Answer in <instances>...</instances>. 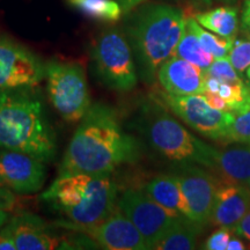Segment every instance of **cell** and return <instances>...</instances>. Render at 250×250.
Segmentation results:
<instances>
[{
	"label": "cell",
	"mask_w": 250,
	"mask_h": 250,
	"mask_svg": "<svg viewBox=\"0 0 250 250\" xmlns=\"http://www.w3.org/2000/svg\"><path fill=\"white\" fill-rule=\"evenodd\" d=\"M142 155V144L124 130L117 111L94 103L70 140L59 173L111 174L122 165L138 162Z\"/></svg>",
	"instance_id": "cell-1"
},
{
	"label": "cell",
	"mask_w": 250,
	"mask_h": 250,
	"mask_svg": "<svg viewBox=\"0 0 250 250\" xmlns=\"http://www.w3.org/2000/svg\"><path fill=\"white\" fill-rule=\"evenodd\" d=\"M0 147L27 153L43 162L55 158V131L34 89H0Z\"/></svg>",
	"instance_id": "cell-2"
},
{
	"label": "cell",
	"mask_w": 250,
	"mask_h": 250,
	"mask_svg": "<svg viewBox=\"0 0 250 250\" xmlns=\"http://www.w3.org/2000/svg\"><path fill=\"white\" fill-rule=\"evenodd\" d=\"M118 188L111 174L59 173L41 199L79 227L101 223L117 208Z\"/></svg>",
	"instance_id": "cell-3"
},
{
	"label": "cell",
	"mask_w": 250,
	"mask_h": 250,
	"mask_svg": "<svg viewBox=\"0 0 250 250\" xmlns=\"http://www.w3.org/2000/svg\"><path fill=\"white\" fill-rule=\"evenodd\" d=\"M186 20L182 11L168 5L144 8L129 28L137 71L146 83H154L159 67L175 54Z\"/></svg>",
	"instance_id": "cell-4"
},
{
	"label": "cell",
	"mask_w": 250,
	"mask_h": 250,
	"mask_svg": "<svg viewBox=\"0 0 250 250\" xmlns=\"http://www.w3.org/2000/svg\"><path fill=\"white\" fill-rule=\"evenodd\" d=\"M142 126L151 147L175 165L217 168L220 151L190 133L164 108L153 105L144 115Z\"/></svg>",
	"instance_id": "cell-5"
},
{
	"label": "cell",
	"mask_w": 250,
	"mask_h": 250,
	"mask_svg": "<svg viewBox=\"0 0 250 250\" xmlns=\"http://www.w3.org/2000/svg\"><path fill=\"white\" fill-rule=\"evenodd\" d=\"M50 102L62 120L80 122L92 102L85 68L78 62L51 61L44 64Z\"/></svg>",
	"instance_id": "cell-6"
},
{
	"label": "cell",
	"mask_w": 250,
	"mask_h": 250,
	"mask_svg": "<svg viewBox=\"0 0 250 250\" xmlns=\"http://www.w3.org/2000/svg\"><path fill=\"white\" fill-rule=\"evenodd\" d=\"M92 59L96 77L109 89L127 93L138 83L132 49L118 30H107L99 36L92 50Z\"/></svg>",
	"instance_id": "cell-7"
},
{
	"label": "cell",
	"mask_w": 250,
	"mask_h": 250,
	"mask_svg": "<svg viewBox=\"0 0 250 250\" xmlns=\"http://www.w3.org/2000/svg\"><path fill=\"white\" fill-rule=\"evenodd\" d=\"M117 206L139 230L148 249L154 248L171 228L186 219L179 212L159 204L144 190H125Z\"/></svg>",
	"instance_id": "cell-8"
},
{
	"label": "cell",
	"mask_w": 250,
	"mask_h": 250,
	"mask_svg": "<svg viewBox=\"0 0 250 250\" xmlns=\"http://www.w3.org/2000/svg\"><path fill=\"white\" fill-rule=\"evenodd\" d=\"M13 237L17 250H54L96 248L95 242L85 234L77 233L72 237L59 235L54 227L39 215L30 212H20L11 215L5 225Z\"/></svg>",
	"instance_id": "cell-9"
},
{
	"label": "cell",
	"mask_w": 250,
	"mask_h": 250,
	"mask_svg": "<svg viewBox=\"0 0 250 250\" xmlns=\"http://www.w3.org/2000/svg\"><path fill=\"white\" fill-rule=\"evenodd\" d=\"M162 100L180 120L212 140H226L235 120L233 112L213 108L204 96L198 94L173 95L165 93L162 94Z\"/></svg>",
	"instance_id": "cell-10"
},
{
	"label": "cell",
	"mask_w": 250,
	"mask_h": 250,
	"mask_svg": "<svg viewBox=\"0 0 250 250\" xmlns=\"http://www.w3.org/2000/svg\"><path fill=\"white\" fill-rule=\"evenodd\" d=\"M45 78V67L30 50L0 37V89H35Z\"/></svg>",
	"instance_id": "cell-11"
},
{
	"label": "cell",
	"mask_w": 250,
	"mask_h": 250,
	"mask_svg": "<svg viewBox=\"0 0 250 250\" xmlns=\"http://www.w3.org/2000/svg\"><path fill=\"white\" fill-rule=\"evenodd\" d=\"M59 227L85 234L96 245L108 250H147V245L139 230L118 206L101 223L88 227L74 226L66 220L57 223Z\"/></svg>",
	"instance_id": "cell-12"
},
{
	"label": "cell",
	"mask_w": 250,
	"mask_h": 250,
	"mask_svg": "<svg viewBox=\"0 0 250 250\" xmlns=\"http://www.w3.org/2000/svg\"><path fill=\"white\" fill-rule=\"evenodd\" d=\"M174 175L179 181L197 224L205 226L211 221L219 181L198 165H176Z\"/></svg>",
	"instance_id": "cell-13"
},
{
	"label": "cell",
	"mask_w": 250,
	"mask_h": 250,
	"mask_svg": "<svg viewBox=\"0 0 250 250\" xmlns=\"http://www.w3.org/2000/svg\"><path fill=\"white\" fill-rule=\"evenodd\" d=\"M46 180L44 162L27 153L0 147V184L19 195L40 191Z\"/></svg>",
	"instance_id": "cell-14"
},
{
	"label": "cell",
	"mask_w": 250,
	"mask_h": 250,
	"mask_svg": "<svg viewBox=\"0 0 250 250\" xmlns=\"http://www.w3.org/2000/svg\"><path fill=\"white\" fill-rule=\"evenodd\" d=\"M156 79L166 93L173 95H203L205 92V72L177 56H171L162 62Z\"/></svg>",
	"instance_id": "cell-15"
},
{
	"label": "cell",
	"mask_w": 250,
	"mask_h": 250,
	"mask_svg": "<svg viewBox=\"0 0 250 250\" xmlns=\"http://www.w3.org/2000/svg\"><path fill=\"white\" fill-rule=\"evenodd\" d=\"M250 210V190L241 183H219L211 223L234 230Z\"/></svg>",
	"instance_id": "cell-16"
},
{
	"label": "cell",
	"mask_w": 250,
	"mask_h": 250,
	"mask_svg": "<svg viewBox=\"0 0 250 250\" xmlns=\"http://www.w3.org/2000/svg\"><path fill=\"white\" fill-rule=\"evenodd\" d=\"M144 191L165 208L179 212L189 220L195 221L189 204H188L186 197L181 190L179 181L174 174H162L153 177L146 184Z\"/></svg>",
	"instance_id": "cell-17"
},
{
	"label": "cell",
	"mask_w": 250,
	"mask_h": 250,
	"mask_svg": "<svg viewBox=\"0 0 250 250\" xmlns=\"http://www.w3.org/2000/svg\"><path fill=\"white\" fill-rule=\"evenodd\" d=\"M230 182L246 184L250 179V146L234 147L219 153L217 168Z\"/></svg>",
	"instance_id": "cell-18"
},
{
	"label": "cell",
	"mask_w": 250,
	"mask_h": 250,
	"mask_svg": "<svg viewBox=\"0 0 250 250\" xmlns=\"http://www.w3.org/2000/svg\"><path fill=\"white\" fill-rule=\"evenodd\" d=\"M174 56L192 62L204 72L210 67L212 62L214 61L213 56L206 51L199 42L198 36L192 28L191 18L186 20V27L181 35L179 44L175 49Z\"/></svg>",
	"instance_id": "cell-19"
},
{
	"label": "cell",
	"mask_w": 250,
	"mask_h": 250,
	"mask_svg": "<svg viewBox=\"0 0 250 250\" xmlns=\"http://www.w3.org/2000/svg\"><path fill=\"white\" fill-rule=\"evenodd\" d=\"M202 225L183 219L154 246L158 250H191L197 247L198 236L202 233Z\"/></svg>",
	"instance_id": "cell-20"
},
{
	"label": "cell",
	"mask_w": 250,
	"mask_h": 250,
	"mask_svg": "<svg viewBox=\"0 0 250 250\" xmlns=\"http://www.w3.org/2000/svg\"><path fill=\"white\" fill-rule=\"evenodd\" d=\"M196 21L208 30L227 39H234L239 29L237 11L234 7L224 6L197 14Z\"/></svg>",
	"instance_id": "cell-21"
},
{
	"label": "cell",
	"mask_w": 250,
	"mask_h": 250,
	"mask_svg": "<svg viewBox=\"0 0 250 250\" xmlns=\"http://www.w3.org/2000/svg\"><path fill=\"white\" fill-rule=\"evenodd\" d=\"M72 7L94 20L116 22L122 17V7L115 0H66Z\"/></svg>",
	"instance_id": "cell-22"
},
{
	"label": "cell",
	"mask_w": 250,
	"mask_h": 250,
	"mask_svg": "<svg viewBox=\"0 0 250 250\" xmlns=\"http://www.w3.org/2000/svg\"><path fill=\"white\" fill-rule=\"evenodd\" d=\"M191 24L193 30L198 36L199 42L203 45L206 51L210 52L214 58H221L228 56V52L232 49L234 39H227V37H223L218 34L210 33V31L204 30L201 27L195 19L191 18Z\"/></svg>",
	"instance_id": "cell-23"
},
{
	"label": "cell",
	"mask_w": 250,
	"mask_h": 250,
	"mask_svg": "<svg viewBox=\"0 0 250 250\" xmlns=\"http://www.w3.org/2000/svg\"><path fill=\"white\" fill-rule=\"evenodd\" d=\"M228 59L239 74H243L250 67V36L246 40H234Z\"/></svg>",
	"instance_id": "cell-24"
},
{
	"label": "cell",
	"mask_w": 250,
	"mask_h": 250,
	"mask_svg": "<svg viewBox=\"0 0 250 250\" xmlns=\"http://www.w3.org/2000/svg\"><path fill=\"white\" fill-rule=\"evenodd\" d=\"M205 74L217 78L221 83H236L242 80V78L239 76L235 68L230 64L228 56L221 58H214V61L210 65V67L205 71Z\"/></svg>",
	"instance_id": "cell-25"
},
{
	"label": "cell",
	"mask_w": 250,
	"mask_h": 250,
	"mask_svg": "<svg viewBox=\"0 0 250 250\" xmlns=\"http://www.w3.org/2000/svg\"><path fill=\"white\" fill-rule=\"evenodd\" d=\"M226 140L250 146V110L236 115Z\"/></svg>",
	"instance_id": "cell-26"
},
{
	"label": "cell",
	"mask_w": 250,
	"mask_h": 250,
	"mask_svg": "<svg viewBox=\"0 0 250 250\" xmlns=\"http://www.w3.org/2000/svg\"><path fill=\"white\" fill-rule=\"evenodd\" d=\"M230 239V229L225 227H219L211 236L206 240L204 248L208 250H225L227 249Z\"/></svg>",
	"instance_id": "cell-27"
},
{
	"label": "cell",
	"mask_w": 250,
	"mask_h": 250,
	"mask_svg": "<svg viewBox=\"0 0 250 250\" xmlns=\"http://www.w3.org/2000/svg\"><path fill=\"white\" fill-rule=\"evenodd\" d=\"M17 205V197L13 191L4 186H0V210L12 211Z\"/></svg>",
	"instance_id": "cell-28"
},
{
	"label": "cell",
	"mask_w": 250,
	"mask_h": 250,
	"mask_svg": "<svg viewBox=\"0 0 250 250\" xmlns=\"http://www.w3.org/2000/svg\"><path fill=\"white\" fill-rule=\"evenodd\" d=\"M236 235L243 237L247 241L250 242V210L247 212L240 223L236 225V227L233 230Z\"/></svg>",
	"instance_id": "cell-29"
},
{
	"label": "cell",
	"mask_w": 250,
	"mask_h": 250,
	"mask_svg": "<svg viewBox=\"0 0 250 250\" xmlns=\"http://www.w3.org/2000/svg\"><path fill=\"white\" fill-rule=\"evenodd\" d=\"M0 250H17V246L7 227L0 228Z\"/></svg>",
	"instance_id": "cell-30"
},
{
	"label": "cell",
	"mask_w": 250,
	"mask_h": 250,
	"mask_svg": "<svg viewBox=\"0 0 250 250\" xmlns=\"http://www.w3.org/2000/svg\"><path fill=\"white\" fill-rule=\"evenodd\" d=\"M203 96H204L206 101L208 102V104L212 105L213 108L220 109V110H225V111H229L228 110V105H227L226 101L221 99L218 94H214V93H211V92H208V90H205V92L203 93Z\"/></svg>",
	"instance_id": "cell-31"
},
{
	"label": "cell",
	"mask_w": 250,
	"mask_h": 250,
	"mask_svg": "<svg viewBox=\"0 0 250 250\" xmlns=\"http://www.w3.org/2000/svg\"><path fill=\"white\" fill-rule=\"evenodd\" d=\"M217 94L219 96H220L221 99L226 101L227 105H228V102H229L233 98V85H232V83H221L220 88H219Z\"/></svg>",
	"instance_id": "cell-32"
},
{
	"label": "cell",
	"mask_w": 250,
	"mask_h": 250,
	"mask_svg": "<svg viewBox=\"0 0 250 250\" xmlns=\"http://www.w3.org/2000/svg\"><path fill=\"white\" fill-rule=\"evenodd\" d=\"M242 24L246 29L250 30V0H247L242 12Z\"/></svg>",
	"instance_id": "cell-33"
},
{
	"label": "cell",
	"mask_w": 250,
	"mask_h": 250,
	"mask_svg": "<svg viewBox=\"0 0 250 250\" xmlns=\"http://www.w3.org/2000/svg\"><path fill=\"white\" fill-rule=\"evenodd\" d=\"M227 249L228 250H243L246 249V247L243 245L241 240H239L237 237H230L229 242H228Z\"/></svg>",
	"instance_id": "cell-34"
},
{
	"label": "cell",
	"mask_w": 250,
	"mask_h": 250,
	"mask_svg": "<svg viewBox=\"0 0 250 250\" xmlns=\"http://www.w3.org/2000/svg\"><path fill=\"white\" fill-rule=\"evenodd\" d=\"M9 218H11V213H9V211L0 210V228L4 227L5 225L8 223Z\"/></svg>",
	"instance_id": "cell-35"
},
{
	"label": "cell",
	"mask_w": 250,
	"mask_h": 250,
	"mask_svg": "<svg viewBox=\"0 0 250 250\" xmlns=\"http://www.w3.org/2000/svg\"><path fill=\"white\" fill-rule=\"evenodd\" d=\"M122 4L124 5V7L126 9H130L134 7V6H137L138 4H140V2H143L144 0H121Z\"/></svg>",
	"instance_id": "cell-36"
},
{
	"label": "cell",
	"mask_w": 250,
	"mask_h": 250,
	"mask_svg": "<svg viewBox=\"0 0 250 250\" xmlns=\"http://www.w3.org/2000/svg\"><path fill=\"white\" fill-rule=\"evenodd\" d=\"M246 186H247V187H248V189L250 190V179H249V180H248V181H247V182H246Z\"/></svg>",
	"instance_id": "cell-37"
},
{
	"label": "cell",
	"mask_w": 250,
	"mask_h": 250,
	"mask_svg": "<svg viewBox=\"0 0 250 250\" xmlns=\"http://www.w3.org/2000/svg\"><path fill=\"white\" fill-rule=\"evenodd\" d=\"M202 1H204V2H206V4H210V2H212V1H213V0H202Z\"/></svg>",
	"instance_id": "cell-38"
},
{
	"label": "cell",
	"mask_w": 250,
	"mask_h": 250,
	"mask_svg": "<svg viewBox=\"0 0 250 250\" xmlns=\"http://www.w3.org/2000/svg\"><path fill=\"white\" fill-rule=\"evenodd\" d=\"M0 186H1V184H0Z\"/></svg>",
	"instance_id": "cell-39"
}]
</instances>
